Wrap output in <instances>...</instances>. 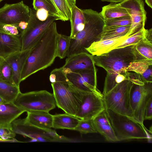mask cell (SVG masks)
Returning <instances> with one entry per match:
<instances>
[{
  "label": "cell",
  "instance_id": "42",
  "mask_svg": "<svg viewBox=\"0 0 152 152\" xmlns=\"http://www.w3.org/2000/svg\"><path fill=\"white\" fill-rule=\"evenodd\" d=\"M146 4L151 8H152V0H145Z\"/></svg>",
  "mask_w": 152,
  "mask_h": 152
},
{
  "label": "cell",
  "instance_id": "31",
  "mask_svg": "<svg viewBox=\"0 0 152 152\" xmlns=\"http://www.w3.org/2000/svg\"><path fill=\"white\" fill-rule=\"evenodd\" d=\"M151 65H152V60L133 61L130 64L126 71L132 72L141 75Z\"/></svg>",
  "mask_w": 152,
  "mask_h": 152
},
{
  "label": "cell",
  "instance_id": "35",
  "mask_svg": "<svg viewBox=\"0 0 152 152\" xmlns=\"http://www.w3.org/2000/svg\"><path fill=\"white\" fill-rule=\"evenodd\" d=\"M0 30L9 34L20 37L22 33L17 25L0 23Z\"/></svg>",
  "mask_w": 152,
  "mask_h": 152
},
{
  "label": "cell",
  "instance_id": "26",
  "mask_svg": "<svg viewBox=\"0 0 152 152\" xmlns=\"http://www.w3.org/2000/svg\"><path fill=\"white\" fill-rule=\"evenodd\" d=\"M130 26H104L100 40L109 39L126 35Z\"/></svg>",
  "mask_w": 152,
  "mask_h": 152
},
{
  "label": "cell",
  "instance_id": "17",
  "mask_svg": "<svg viewBox=\"0 0 152 152\" xmlns=\"http://www.w3.org/2000/svg\"><path fill=\"white\" fill-rule=\"evenodd\" d=\"M27 116L24 120L28 125L44 131L51 129L53 115L48 112L35 111L27 112Z\"/></svg>",
  "mask_w": 152,
  "mask_h": 152
},
{
  "label": "cell",
  "instance_id": "20",
  "mask_svg": "<svg viewBox=\"0 0 152 152\" xmlns=\"http://www.w3.org/2000/svg\"><path fill=\"white\" fill-rule=\"evenodd\" d=\"M24 112L12 102L0 104V125L11 124Z\"/></svg>",
  "mask_w": 152,
  "mask_h": 152
},
{
  "label": "cell",
  "instance_id": "37",
  "mask_svg": "<svg viewBox=\"0 0 152 152\" xmlns=\"http://www.w3.org/2000/svg\"><path fill=\"white\" fill-rule=\"evenodd\" d=\"M152 65L141 75L142 80L144 83L152 82Z\"/></svg>",
  "mask_w": 152,
  "mask_h": 152
},
{
  "label": "cell",
  "instance_id": "34",
  "mask_svg": "<svg viewBox=\"0 0 152 152\" xmlns=\"http://www.w3.org/2000/svg\"><path fill=\"white\" fill-rule=\"evenodd\" d=\"M16 134L12 129L11 123L0 125V140H7L14 139Z\"/></svg>",
  "mask_w": 152,
  "mask_h": 152
},
{
  "label": "cell",
  "instance_id": "11",
  "mask_svg": "<svg viewBox=\"0 0 152 152\" xmlns=\"http://www.w3.org/2000/svg\"><path fill=\"white\" fill-rule=\"evenodd\" d=\"M120 4L126 10L131 19L127 36L133 35L144 28L147 17L143 0H124Z\"/></svg>",
  "mask_w": 152,
  "mask_h": 152
},
{
  "label": "cell",
  "instance_id": "24",
  "mask_svg": "<svg viewBox=\"0 0 152 152\" xmlns=\"http://www.w3.org/2000/svg\"><path fill=\"white\" fill-rule=\"evenodd\" d=\"M100 13L104 20L129 16L126 10L120 3H110L103 7Z\"/></svg>",
  "mask_w": 152,
  "mask_h": 152
},
{
  "label": "cell",
  "instance_id": "39",
  "mask_svg": "<svg viewBox=\"0 0 152 152\" xmlns=\"http://www.w3.org/2000/svg\"><path fill=\"white\" fill-rule=\"evenodd\" d=\"M28 25V22L23 21L20 22L17 26L22 32L27 28Z\"/></svg>",
  "mask_w": 152,
  "mask_h": 152
},
{
  "label": "cell",
  "instance_id": "21",
  "mask_svg": "<svg viewBox=\"0 0 152 152\" xmlns=\"http://www.w3.org/2000/svg\"><path fill=\"white\" fill-rule=\"evenodd\" d=\"M135 61L152 60V41L145 38L133 47Z\"/></svg>",
  "mask_w": 152,
  "mask_h": 152
},
{
  "label": "cell",
  "instance_id": "43",
  "mask_svg": "<svg viewBox=\"0 0 152 152\" xmlns=\"http://www.w3.org/2000/svg\"><path fill=\"white\" fill-rule=\"evenodd\" d=\"M9 102L0 96V104H3Z\"/></svg>",
  "mask_w": 152,
  "mask_h": 152
},
{
  "label": "cell",
  "instance_id": "6",
  "mask_svg": "<svg viewBox=\"0 0 152 152\" xmlns=\"http://www.w3.org/2000/svg\"><path fill=\"white\" fill-rule=\"evenodd\" d=\"M133 83L125 80L117 84L107 93L103 95L105 108L133 119L130 104V93Z\"/></svg>",
  "mask_w": 152,
  "mask_h": 152
},
{
  "label": "cell",
  "instance_id": "13",
  "mask_svg": "<svg viewBox=\"0 0 152 152\" xmlns=\"http://www.w3.org/2000/svg\"><path fill=\"white\" fill-rule=\"evenodd\" d=\"M30 16V8L23 1L6 3L0 8V23L17 25L21 21L28 22Z\"/></svg>",
  "mask_w": 152,
  "mask_h": 152
},
{
  "label": "cell",
  "instance_id": "28",
  "mask_svg": "<svg viewBox=\"0 0 152 152\" xmlns=\"http://www.w3.org/2000/svg\"><path fill=\"white\" fill-rule=\"evenodd\" d=\"M32 4L36 11L44 9L48 12L49 16L55 17L57 20H62L56 7L51 0H33Z\"/></svg>",
  "mask_w": 152,
  "mask_h": 152
},
{
  "label": "cell",
  "instance_id": "10",
  "mask_svg": "<svg viewBox=\"0 0 152 152\" xmlns=\"http://www.w3.org/2000/svg\"><path fill=\"white\" fill-rule=\"evenodd\" d=\"M101 93L84 92L75 117L82 120L92 119L106 109Z\"/></svg>",
  "mask_w": 152,
  "mask_h": 152
},
{
  "label": "cell",
  "instance_id": "12",
  "mask_svg": "<svg viewBox=\"0 0 152 152\" xmlns=\"http://www.w3.org/2000/svg\"><path fill=\"white\" fill-rule=\"evenodd\" d=\"M97 69H86L66 75L69 82L79 90L86 93H101L97 88Z\"/></svg>",
  "mask_w": 152,
  "mask_h": 152
},
{
  "label": "cell",
  "instance_id": "7",
  "mask_svg": "<svg viewBox=\"0 0 152 152\" xmlns=\"http://www.w3.org/2000/svg\"><path fill=\"white\" fill-rule=\"evenodd\" d=\"M14 104L25 112L44 111L48 112L56 107V104L53 94L46 90L20 92Z\"/></svg>",
  "mask_w": 152,
  "mask_h": 152
},
{
  "label": "cell",
  "instance_id": "30",
  "mask_svg": "<svg viewBox=\"0 0 152 152\" xmlns=\"http://www.w3.org/2000/svg\"><path fill=\"white\" fill-rule=\"evenodd\" d=\"M147 30L144 28L135 34L128 37L121 42L115 48H122L136 44L145 38Z\"/></svg>",
  "mask_w": 152,
  "mask_h": 152
},
{
  "label": "cell",
  "instance_id": "2",
  "mask_svg": "<svg viewBox=\"0 0 152 152\" xmlns=\"http://www.w3.org/2000/svg\"><path fill=\"white\" fill-rule=\"evenodd\" d=\"M133 45L114 49L100 55L93 56L95 65L107 72L104 86L105 89L111 90L116 85L115 81L116 76L126 72L130 64L135 61Z\"/></svg>",
  "mask_w": 152,
  "mask_h": 152
},
{
  "label": "cell",
  "instance_id": "25",
  "mask_svg": "<svg viewBox=\"0 0 152 152\" xmlns=\"http://www.w3.org/2000/svg\"><path fill=\"white\" fill-rule=\"evenodd\" d=\"M56 7L62 20H69L72 10L76 5V0H51Z\"/></svg>",
  "mask_w": 152,
  "mask_h": 152
},
{
  "label": "cell",
  "instance_id": "33",
  "mask_svg": "<svg viewBox=\"0 0 152 152\" xmlns=\"http://www.w3.org/2000/svg\"><path fill=\"white\" fill-rule=\"evenodd\" d=\"M104 25L109 26H130L131 19L129 16L121 17L104 20Z\"/></svg>",
  "mask_w": 152,
  "mask_h": 152
},
{
  "label": "cell",
  "instance_id": "1",
  "mask_svg": "<svg viewBox=\"0 0 152 152\" xmlns=\"http://www.w3.org/2000/svg\"><path fill=\"white\" fill-rule=\"evenodd\" d=\"M56 24L54 22L30 50L22 70L21 81L50 66L56 58Z\"/></svg>",
  "mask_w": 152,
  "mask_h": 152
},
{
  "label": "cell",
  "instance_id": "4",
  "mask_svg": "<svg viewBox=\"0 0 152 152\" xmlns=\"http://www.w3.org/2000/svg\"><path fill=\"white\" fill-rule=\"evenodd\" d=\"M56 105L65 113L75 116L81 104L84 93L74 87L66 75L61 80L51 83Z\"/></svg>",
  "mask_w": 152,
  "mask_h": 152
},
{
  "label": "cell",
  "instance_id": "8",
  "mask_svg": "<svg viewBox=\"0 0 152 152\" xmlns=\"http://www.w3.org/2000/svg\"><path fill=\"white\" fill-rule=\"evenodd\" d=\"M36 11L30 8V16L27 28L22 33L20 37L21 51L31 49L39 40L45 31L56 19L49 16L45 21L38 20Z\"/></svg>",
  "mask_w": 152,
  "mask_h": 152
},
{
  "label": "cell",
  "instance_id": "18",
  "mask_svg": "<svg viewBox=\"0 0 152 152\" xmlns=\"http://www.w3.org/2000/svg\"><path fill=\"white\" fill-rule=\"evenodd\" d=\"M20 37L6 33L0 30V57L6 58L21 51Z\"/></svg>",
  "mask_w": 152,
  "mask_h": 152
},
{
  "label": "cell",
  "instance_id": "27",
  "mask_svg": "<svg viewBox=\"0 0 152 152\" xmlns=\"http://www.w3.org/2000/svg\"><path fill=\"white\" fill-rule=\"evenodd\" d=\"M20 92L19 87L0 80V96L8 102H13Z\"/></svg>",
  "mask_w": 152,
  "mask_h": 152
},
{
  "label": "cell",
  "instance_id": "5",
  "mask_svg": "<svg viewBox=\"0 0 152 152\" xmlns=\"http://www.w3.org/2000/svg\"><path fill=\"white\" fill-rule=\"evenodd\" d=\"M106 110L118 141L149 138L147 130L143 125L127 116Z\"/></svg>",
  "mask_w": 152,
  "mask_h": 152
},
{
  "label": "cell",
  "instance_id": "41",
  "mask_svg": "<svg viewBox=\"0 0 152 152\" xmlns=\"http://www.w3.org/2000/svg\"><path fill=\"white\" fill-rule=\"evenodd\" d=\"M103 1H107L110 3H119L121 2L124 0H100Z\"/></svg>",
  "mask_w": 152,
  "mask_h": 152
},
{
  "label": "cell",
  "instance_id": "23",
  "mask_svg": "<svg viewBox=\"0 0 152 152\" xmlns=\"http://www.w3.org/2000/svg\"><path fill=\"white\" fill-rule=\"evenodd\" d=\"M69 20L71 27L69 37L71 39H73L84 27L85 18L83 10L75 6L72 9Z\"/></svg>",
  "mask_w": 152,
  "mask_h": 152
},
{
  "label": "cell",
  "instance_id": "32",
  "mask_svg": "<svg viewBox=\"0 0 152 152\" xmlns=\"http://www.w3.org/2000/svg\"><path fill=\"white\" fill-rule=\"evenodd\" d=\"M74 130L77 131L83 134L97 132L94 126L92 119H80L78 124Z\"/></svg>",
  "mask_w": 152,
  "mask_h": 152
},
{
  "label": "cell",
  "instance_id": "40",
  "mask_svg": "<svg viewBox=\"0 0 152 152\" xmlns=\"http://www.w3.org/2000/svg\"><path fill=\"white\" fill-rule=\"evenodd\" d=\"M145 38L150 41H152V28L147 29Z\"/></svg>",
  "mask_w": 152,
  "mask_h": 152
},
{
  "label": "cell",
  "instance_id": "36",
  "mask_svg": "<svg viewBox=\"0 0 152 152\" xmlns=\"http://www.w3.org/2000/svg\"><path fill=\"white\" fill-rule=\"evenodd\" d=\"M152 118V97L147 102L144 112V119L151 120Z\"/></svg>",
  "mask_w": 152,
  "mask_h": 152
},
{
  "label": "cell",
  "instance_id": "16",
  "mask_svg": "<svg viewBox=\"0 0 152 152\" xmlns=\"http://www.w3.org/2000/svg\"><path fill=\"white\" fill-rule=\"evenodd\" d=\"M95 128L100 133L110 142L118 141L108 118L106 109L102 111L93 119Z\"/></svg>",
  "mask_w": 152,
  "mask_h": 152
},
{
  "label": "cell",
  "instance_id": "38",
  "mask_svg": "<svg viewBox=\"0 0 152 152\" xmlns=\"http://www.w3.org/2000/svg\"><path fill=\"white\" fill-rule=\"evenodd\" d=\"M36 15L37 19L42 21L45 20L49 16L48 12L43 8L36 11Z\"/></svg>",
  "mask_w": 152,
  "mask_h": 152
},
{
  "label": "cell",
  "instance_id": "3",
  "mask_svg": "<svg viewBox=\"0 0 152 152\" xmlns=\"http://www.w3.org/2000/svg\"><path fill=\"white\" fill-rule=\"evenodd\" d=\"M85 18L84 27L71 39L67 56L87 52L86 49L94 42L99 40L104 20L100 13L91 9L83 10Z\"/></svg>",
  "mask_w": 152,
  "mask_h": 152
},
{
  "label": "cell",
  "instance_id": "19",
  "mask_svg": "<svg viewBox=\"0 0 152 152\" xmlns=\"http://www.w3.org/2000/svg\"><path fill=\"white\" fill-rule=\"evenodd\" d=\"M128 36H124L113 39L100 40L93 43L86 50L92 56H99L115 49L120 43Z\"/></svg>",
  "mask_w": 152,
  "mask_h": 152
},
{
  "label": "cell",
  "instance_id": "9",
  "mask_svg": "<svg viewBox=\"0 0 152 152\" xmlns=\"http://www.w3.org/2000/svg\"><path fill=\"white\" fill-rule=\"evenodd\" d=\"M152 97V82L134 84L130 93V104L133 119L143 125L144 110Z\"/></svg>",
  "mask_w": 152,
  "mask_h": 152
},
{
  "label": "cell",
  "instance_id": "44",
  "mask_svg": "<svg viewBox=\"0 0 152 152\" xmlns=\"http://www.w3.org/2000/svg\"><path fill=\"white\" fill-rule=\"evenodd\" d=\"M3 0H0V3L2 1H3Z\"/></svg>",
  "mask_w": 152,
  "mask_h": 152
},
{
  "label": "cell",
  "instance_id": "29",
  "mask_svg": "<svg viewBox=\"0 0 152 152\" xmlns=\"http://www.w3.org/2000/svg\"><path fill=\"white\" fill-rule=\"evenodd\" d=\"M71 39L69 36L58 33L56 37V57L63 59L67 56Z\"/></svg>",
  "mask_w": 152,
  "mask_h": 152
},
{
  "label": "cell",
  "instance_id": "22",
  "mask_svg": "<svg viewBox=\"0 0 152 152\" xmlns=\"http://www.w3.org/2000/svg\"><path fill=\"white\" fill-rule=\"evenodd\" d=\"M80 119L67 113L53 115L52 128L55 129L74 130Z\"/></svg>",
  "mask_w": 152,
  "mask_h": 152
},
{
  "label": "cell",
  "instance_id": "15",
  "mask_svg": "<svg viewBox=\"0 0 152 152\" xmlns=\"http://www.w3.org/2000/svg\"><path fill=\"white\" fill-rule=\"evenodd\" d=\"M30 50L16 52L5 58L12 68L13 80L18 86L19 87L21 82L20 77L23 68Z\"/></svg>",
  "mask_w": 152,
  "mask_h": 152
},
{
  "label": "cell",
  "instance_id": "14",
  "mask_svg": "<svg viewBox=\"0 0 152 152\" xmlns=\"http://www.w3.org/2000/svg\"><path fill=\"white\" fill-rule=\"evenodd\" d=\"M96 68L93 56L87 52L72 55L66 60L64 64L60 68L65 75Z\"/></svg>",
  "mask_w": 152,
  "mask_h": 152
}]
</instances>
